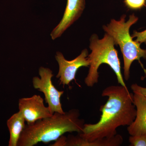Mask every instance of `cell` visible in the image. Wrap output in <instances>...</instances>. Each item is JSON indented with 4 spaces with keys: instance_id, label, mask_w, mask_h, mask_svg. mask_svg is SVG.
Listing matches in <instances>:
<instances>
[{
    "instance_id": "cell-1",
    "label": "cell",
    "mask_w": 146,
    "mask_h": 146,
    "mask_svg": "<svg viewBox=\"0 0 146 146\" xmlns=\"http://www.w3.org/2000/svg\"><path fill=\"white\" fill-rule=\"evenodd\" d=\"M102 96L108 98L100 108L102 115L99 121L95 124H85L82 132L78 133L89 142L114 137L117 134V128L130 125L136 118L133 94L127 87L121 85L108 86L104 89Z\"/></svg>"
},
{
    "instance_id": "cell-2",
    "label": "cell",
    "mask_w": 146,
    "mask_h": 146,
    "mask_svg": "<svg viewBox=\"0 0 146 146\" xmlns=\"http://www.w3.org/2000/svg\"><path fill=\"white\" fill-rule=\"evenodd\" d=\"M77 109L64 113L54 112L52 117L38 120L33 124L26 125L18 141V146H33L39 143H48L56 141L64 133H81L85 121L80 118Z\"/></svg>"
},
{
    "instance_id": "cell-3",
    "label": "cell",
    "mask_w": 146,
    "mask_h": 146,
    "mask_svg": "<svg viewBox=\"0 0 146 146\" xmlns=\"http://www.w3.org/2000/svg\"><path fill=\"white\" fill-rule=\"evenodd\" d=\"M89 48L91 52L88 55L90 65L88 74L84 79V83L88 87H92L98 82L99 68L102 64H106L114 71L118 83L127 87L121 70V63L118 52L115 48V43L113 38L107 33L100 39L96 34L90 38Z\"/></svg>"
},
{
    "instance_id": "cell-4",
    "label": "cell",
    "mask_w": 146,
    "mask_h": 146,
    "mask_svg": "<svg viewBox=\"0 0 146 146\" xmlns=\"http://www.w3.org/2000/svg\"><path fill=\"white\" fill-rule=\"evenodd\" d=\"M126 15H123L119 21L112 19L109 24L103 26L106 33L110 35L115 41V44L119 45L122 54L124 62V78L128 80L130 78V69L131 64L136 60L141 63V58L146 59V49L141 48L140 43L133 41L131 36V27L138 21V17L134 14L129 16L125 21Z\"/></svg>"
},
{
    "instance_id": "cell-5",
    "label": "cell",
    "mask_w": 146,
    "mask_h": 146,
    "mask_svg": "<svg viewBox=\"0 0 146 146\" xmlns=\"http://www.w3.org/2000/svg\"><path fill=\"white\" fill-rule=\"evenodd\" d=\"M40 78L34 76L32 84L35 89L44 94L45 100L48 104L52 114L54 112L64 113L60 102V98L64 94V91H58L53 84V77L52 70L50 68L41 67L39 69Z\"/></svg>"
},
{
    "instance_id": "cell-6",
    "label": "cell",
    "mask_w": 146,
    "mask_h": 146,
    "mask_svg": "<svg viewBox=\"0 0 146 146\" xmlns=\"http://www.w3.org/2000/svg\"><path fill=\"white\" fill-rule=\"evenodd\" d=\"M88 50L85 49L74 59L67 60L62 53L57 52L55 58L57 61L59 70L56 78H59L60 84L69 85L71 82L76 79L77 72L81 67H89L90 61L88 58Z\"/></svg>"
},
{
    "instance_id": "cell-7",
    "label": "cell",
    "mask_w": 146,
    "mask_h": 146,
    "mask_svg": "<svg viewBox=\"0 0 146 146\" xmlns=\"http://www.w3.org/2000/svg\"><path fill=\"white\" fill-rule=\"evenodd\" d=\"M18 108L28 125L33 124L38 120L49 117L53 115L49 107L45 106L44 99L39 95L20 99Z\"/></svg>"
},
{
    "instance_id": "cell-8",
    "label": "cell",
    "mask_w": 146,
    "mask_h": 146,
    "mask_svg": "<svg viewBox=\"0 0 146 146\" xmlns=\"http://www.w3.org/2000/svg\"><path fill=\"white\" fill-rule=\"evenodd\" d=\"M85 0H67L63 18L50 33L52 40L60 37L80 17L85 8Z\"/></svg>"
},
{
    "instance_id": "cell-9",
    "label": "cell",
    "mask_w": 146,
    "mask_h": 146,
    "mask_svg": "<svg viewBox=\"0 0 146 146\" xmlns=\"http://www.w3.org/2000/svg\"><path fill=\"white\" fill-rule=\"evenodd\" d=\"M133 93V104L136 113L135 120L127 127L128 132L130 136L146 133V96Z\"/></svg>"
},
{
    "instance_id": "cell-10",
    "label": "cell",
    "mask_w": 146,
    "mask_h": 146,
    "mask_svg": "<svg viewBox=\"0 0 146 146\" xmlns=\"http://www.w3.org/2000/svg\"><path fill=\"white\" fill-rule=\"evenodd\" d=\"M122 136L117 134L110 138L98 139L91 142L84 140L79 134L74 136L69 135L68 137L63 136L60 140L61 146H119L122 144Z\"/></svg>"
},
{
    "instance_id": "cell-11",
    "label": "cell",
    "mask_w": 146,
    "mask_h": 146,
    "mask_svg": "<svg viewBox=\"0 0 146 146\" xmlns=\"http://www.w3.org/2000/svg\"><path fill=\"white\" fill-rule=\"evenodd\" d=\"M25 120L20 111L12 115L7 121L10 138L9 146H18L21 133L26 126Z\"/></svg>"
},
{
    "instance_id": "cell-12",
    "label": "cell",
    "mask_w": 146,
    "mask_h": 146,
    "mask_svg": "<svg viewBox=\"0 0 146 146\" xmlns=\"http://www.w3.org/2000/svg\"><path fill=\"white\" fill-rule=\"evenodd\" d=\"M129 141L130 146H146V133L141 135L131 136Z\"/></svg>"
},
{
    "instance_id": "cell-13",
    "label": "cell",
    "mask_w": 146,
    "mask_h": 146,
    "mask_svg": "<svg viewBox=\"0 0 146 146\" xmlns=\"http://www.w3.org/2000/svg\"><path fill=\"white\" fill-rule=\"evenodd\" d=\"M146 0H124L126 6L132 9H140L145 5Z\"/></svg>"
},
{
    "instance_id": "cell-14",
    "label": "cell",
    "mask_w": 146,
    "mask_h": 146,
    "mask_svg": "<svg viewBox=\"0 0 146 146\" xmlns=\"http://www.w3.org/2000/svg\"><path fill=\"white\" fill-rule=\"evenodd\" d=\"M132 37L133 38L136 37L135 41L136 42L142 44L143 43H146V29L142 32L133 31L132 35Z\"/></svg>"
},
{
    "instance_id": "cell-15",
    "label": "cell",
    "mask_w": 146,
    "mask_h": 146,
    "mask_svg": "<svg viewBox=\"0 0 146 146\" xmlns=\"http://www.w3.org/2000/svg\"><path fill=\"white\" fill-rule=\"evenodd\" d=\"M131 88L133 93H138L146 96V87L139 86L137 84H133L131 85Z\"/></svg>"
}]
</instances>
